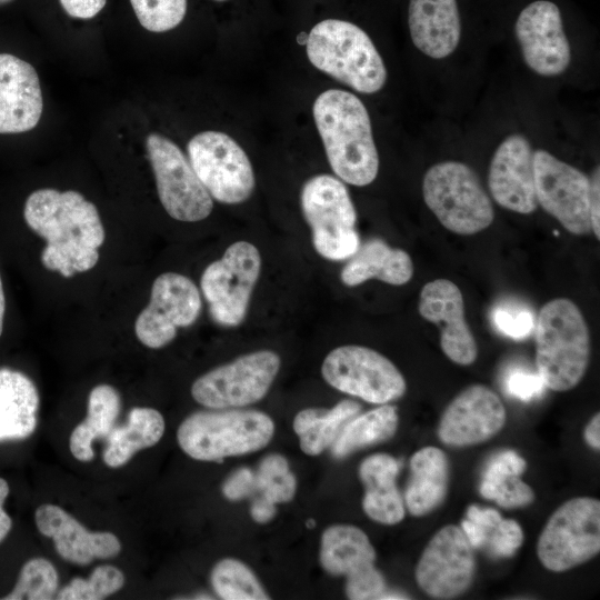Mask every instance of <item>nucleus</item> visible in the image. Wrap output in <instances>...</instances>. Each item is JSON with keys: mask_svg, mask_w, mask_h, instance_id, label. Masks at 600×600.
Here are the masks:
<instances>
[{"mask_svg": "<svg viewBox=\"0 0 600 600\" xmlns=\"http://www.w3.org/2000/svg\"><path fill=\"white\" fill-rule=\"evenodd\" d=\"M23 217L47 241L41 261L48 270L71 278L97 264L104 228L97 207L78 191L36 190L26 200Z\"/></svg>", "mask_w": 600, "mask_h": 600, "instance_id": "nucleus-1", "label": "nucleus"}, {"mask_svg": "<svg viewBox=\"0 0 600 600\" xmlns=\"http://www.w3.org/2000/svg\"><path fill=\"white\" fill-rule=\"evenodd\" d=\"M312 113L336 176L357 187L373 182L379 171V154L362 101L351 92L329 89L317 97Z\"/></svg>", "mask_w": 600, "mask_h": 600, "instance_id": "nucleus-2", "label": "nucleus"}, {"mask_svg": "<svg viewBox=\"0 0 600 600\" xmlns=\"http://www.w3.org/2000/svg\"><path fill=\"white\" fill-rule=\"evenodd\" d=\"M534 329L536 364L546 388H574L590 358L589 328L579 307L567 298L552 299L540 309Z\"/></svg>", "mask_w": 600, "mask_h": 600, "instance_id": "nucleus-3", "label": "nucleus"}, {"mask_svg": "<svg viewBox=\"0 0 600 600\" xmlns=\"http://www.w3.org/2000/svg\"><path fill=\"white\" fill-rule=\"evenodd\" d=\"M306 52L314 68L358 92H378L387 81V69L376 46L352 22H318L306 39Z\"/></svg>", "mask_w": 600, "mask_h": 600, "instance_id": "nucleus-4", "label": "nucleus"}, {"mask_svg": "<svg viewBox=\"0 0 600 600\" xmlns=\"http://www.w3.org/2000/svg\"><path fill=\"white\" fill-rule=\"evenodd\" d=\"M274 422L259 410L213 409L189 414L177 430L181 450L198 461H221L264 448Z\"/></svg>", "mask_w": 600, "mask_h": 600, "instance_id": "nucleus-5", "label": "nucleus"}, {"mask_svg": "<svg viewBox=\"0 0 600 600\" xmlns=\"http://www.w3.org/2000/svg\"><path fill=\"white\" fill-rule=\"evenodd\" d=\"M422 194L439 222L453 233L476 234L493 222L492 202L466 163L443 161L430 167L423 177Z\"/></svg>", "mask_w": 600, "mask_h": 600, "instance_id": "nucleus-6", "label": "nucleus"}, {"mask_svg": "<svg viewBox=\"0 0 600 600\" xmlns=\"http://www.w3.org/2000/svg\"><path fill=\"white\" fill-rule=\"evenodd\" d=\"M302 214L310 227L317 253L330 261L350 259L360 247L357 212L344 183L322 173L304 182L300 193Z\"/></svg>", "mask_w": 600, "mask_h": 600, "instance_id": "nucleus-7", "label": "nucleus"}, {"mask_svg": "<svg viewBox=\"0 0 600 600\" xmlns=\"http://www.w3.org/2000/svg\"><path fill=\"white\" fill-rule=\"evenodd\" d=\"M261 266L259 249L244 240L230 244L220 259L207 266L200 288L216 323L223 327L242 323Z\"/></svg>", "mask_w": 600, "mask_h": 600, "instance_id": "nucleus-8", "label": "nucleus"}, {"mask_svg": "<svg viewBox=\"0 0 600 600\" xmlns=\"http://www.w3.org/2000/svg\"><path fill=\"white\" fill-rule=\"evenodd\" d=\"M600 551V501L577 497L561 504L542 529L537 553L550 571L577 567Z\"/></svg>", "mask_w": 600, "mask_h": 600, "instance_id": "nucleus-9", "label": "nucleus"}, {"mask_svg": "<svg viewBox=\"0 0 600 600\" xmlns=\"http://www.w3.org/2000/svg\"><path fill=\"white\" fill-rule=\"evenodd\" d=\"M189 162L211 198L224 204L242 203L256 187L251 161L241 146L221 131L193 136L188 144Z\"/></svg>", "mask_w": 600, "mask_h": 600, "instance_id": "nucleus-10", "label": "nucleus"}, {"mask_svg": "<svg viewBox=\"0 0 600 600\" xmlns=\"http://www.w3.org/2000/svg\"><path fill=\"white\" fill-rule=\"evenodd\" d=\"M280 367V356L272 350L242 354L196 379L191 396L209 409L247 407L267 396Z\"/></svg>", "mask_w": 600, "mask_h": 600, "instance_id": "nucleus-11", "label": "nucleus"}, {"mask_svg": "<svg viewBox=\"0 0 600 600\" xmlns=\"http://www.w3.org/2000/svg\"><path fill=\"white\" fill-rule=\"evenodd\" d=\"M321 374L338 391L374 404L389 403L407 391L406 379L393 362L364 346L334 348L326 356Z\"/></svg>", "mask_w": 600, "mask_h": 600, "instance_id": "nucleus-12", "label": "nucleus"}, {"mask_svg": "<svg viewBox=\"0 0 600 600\" xmlns=\"http://www.w3.org/2000/svg\"><path fill=\"white\" fill-rule=\"evenodd\" d=\"M146 144L158 196L167 213L184 222L209 217L213 208L212 198L181 149L156 132L147 137Z\"/></svg>", "mask_w": 600, "mask_h": 600, "instance_id": "nucleus-13", "label": "nucleus"}, {"mask_svg": "<svg viewBox=\"0 0 600 600\" xmlns=\"http://www.w3.org/2000/svg\"><path fill=\"white\" fill-rule=\"evenodd\" d=\"M533 173L538 204L570 233H590V178L543 149L533 151Z\"/></svg>", "mask_w": 600, "mask_h": 600, "instance_id": "nucleus-14", "label": "nucleus"}, {"mask_svg": "<svg viewBox=\"0 0 600 600\" xmlns=\"http://www.w3.org/2000/svg\"><path fill=\"white\" fill-rule=\"evenodd\" d=\"M201 307L200 291L190 278L164 272L153 281L150 301L136 320V336L150 349L163 348L176 338L178 328L197 321Z\"/></svg>", "mask_w": 600, "mask_h": 600, "instance_id": "nucleus-15", "label": "nucleus"}, {"mask_svg": "<svg viewBox=\"0 0 600 600\" xmlns=\"http://www.w3.org/2000/svg\"><path fill=\"white\" fill-rule=\"evenodd\" d=\"M474 573L472 547L461 528H441L424 548L416 567V581L432 598L450 599L463 593Z\"/></svg>", "mask_w": 600, "mask_h": 600, "instance_id": "nucleus-16", "label": "nucleus"}, {"mask_svg": "<svg viewBox=\"0 0 600 600\" xmlns=\"http://www.w3.org/2000/svg\"><path fill=\"white\" fill-rule=\"evenodd\" d=\"M514 32L527 66L543 77L561 74L571 61L561 13L551 1L537 0L519 13Z\"/></svg>", "mask_w": 600, "mask_h": 600, "instance_id": "nucleus-17", "label": "nucleus"}, {"mask_svg": "<svg viewBox=\"0 0 600 600\" xmlns=\"http://www.w3.org/2000/svg\"><path fill=\"white\" fill-rule=\"evenodd\" d=\"M504 422L506 409L498 394L483 384H472L444 409L438 437L448 446H472L492 438Z\"/></svg>", "mask_w": 600, "mask_h": 600, "instance_id": "nucleus-18", "label": "nucleus"}, {"mask_svg": "<svg viewBox=\"0 0 600 600\" xmlns=\"http://www.w3.org/2000/svg\"><path fill=\"white\" fill-rule=\"evenodd\" d=\"M420 316L440 329V346L454 363L469 366L478 357L477 341L466 321L464 302L459 287L448 279L426 283L419 296Z\"/></svg>", "mask_w": 600, "mask_h": 600, "instance_id": "nucleus-19", "label": "nucleus"}, {"mask_svg": "<svg viewBox=\"0 0 600 600\" xmlns=\"http://www.w3.org/2000/svg\"><path fill=\"white\" fill-rule=\"evenodd\" d=\"M488 186L502 208L520 214L537 210L533 151L526 137L511 134L498 146L490 161Z\"/></svg>", "mask_w": 600, "mask_h": 600, "instance_id": "nucleus-20", "label": "nucleus"}, {"mask_svg": "<svg viewBox=\"0 0 600 600\" xmlns=\"http://www.w3.org/2000/svg\"><path fill=\"white\" fill-rule=\"evenodd\" d=\"M38 531L53 541L57 553L66 561L88 566L96 559H111L121 549L119 538L109 531H89L76 518L52 503L36 509Z\"/></svg>", "mask_w": 600, "mask_h": 600, "instance_id": "nucleus-21", "label": "nucleus"}, {"mask_svg": "<svg viewBox=\"0 0 600 600\" xmlns=\"http://www.w3.org/2000/svg\"><path fill=\"white\" fill-rule=\"evenodd\" d=\"M42 109L36 69L13 54L0 53V133H21L33 129Z\"/></svg>", "mask_w": 600, "mask_h": 600, "instance_id": "nucleus-22", "label": "nucleus"}, {"mask_svg": "<svg viewBox=\"0 0 600 600\" xmlns=\"http://www.w3.org/2000/svg\"><path fill=\"white\" fill-rule=\"evenodd\" d=\"M408 24L416 48L432 59L450 56L460 42L457 0H410Z\"/></svg>", "mask_w": 600, "mask_h": 600, "instance_id": "nucleus-23", "label": "nucleus"}, {"mask_svg": "<svg viewBox=\"0 0 600 600\" xmlns=\"http://www.w3.org/2000/svg\"><path fill=\"white\" fill-rule=\"evenodd\" d=\"M399 468V461L387 453L369 456L359 467L366 489L362 509L378 523L396 524L404 518V501L396 484Z\"/></svg>", "mask_w": 600, "mask_h": 600, "instance_id": "nucleus-24", "label": "nucleus"}, {"mask_svg": "<svg viewBox=\"0 0 600 600\" xmlns=\"http://www.w3.org/2000/svg\"><path fill=\"white\" fill-rule=\"evenodd\" d=\"M413 276V262L408 252L392 248L379 238L360 244L340 273L347 287H357L370 279L392 286L408 283Z\"/></svg>", "mask_w": 600, "mask_h": 600, "instance_id": "nucleus-25", "label": "nucleus"}, {"mask_svg": "<svg viewBox=\"0 0 600 600\" xmlns=\"http://www.w3.org/2000/svg\"><path fill=\"white\" fill-rule=\"evenodd\" d=\"M39 393L23 372L0 368V442L29 438L38 424Z\"/></svg>", "mask_w": 600, "mask_h": 600, "instance_id": "nucleus-26", "label": "nucleus"}, {"mask_svg": "<svg viewBox=\"0 0 600 600\" xmlns=\"http://www.w3.org/2000/svg\"><path fill=\"white\" fill-rule=\"evenodd\" d=\"M376 550L368 536L351 524H333L321 536L319 562L330 576L351 578L374 567Z\"/></svg>", "mask_w": 600, "mask_h": 600, "instance_id": "nucleus-27", "label": "nucleus"}, {"mask_svg": "<svg viewBox=\"0 0 600 600\" xmlns=\"http://www.w3.org/2000/svg\"><path fill=\"white\" fill-rule=\"evenodd\" d=\"M411 476L404 491V507L416 517L434 510L447 493L449 463L442 450L424 447L410 459Z\"/></svg>", "mask_w": 600, "mask_h": 600, "instance_id": "nucleus-28", "label": "nucleus"}, {"mask_svg": "<svg viewBox=\"0 0 600 600\" xmlns=\"http://www.w3.org/2000/svg\"><path fill=\"white\" fill-rule=\"evenodd\" d=\"M166 429L163 416L153 408L134 407L122 426H114L108 434L103 462L110 468L127 464L140 450L156 446Z\"/></svg>", "mask_w": 600, "mask_h": 600, "instance_id": "nucleus-29", "label": "nucleus"}, {"mask_svg": "<svg viewBox=\"0 0 600 600\" xmlns=\"http://www.w3.org/2000/svg\"><path fill=\"white\" fill-rule=\"evenodd\" d=\"M120 408L119 392L112 386L99 384L92 388L88 398L87 417L74 427L69 438L70 452L77 460H93V441L108 437L116 424Z\"/></svg>", "mask_w": 600, "mask_h": 600, "instance_id": "nucleus-30", "label": "nucleus"}, {"mask_svg": "<svg viewBox=\"0 0 600 600\" xmlns=\"http://www.w3.org/2000/svg\"><path fill=\"white\" fill-rule=\"evenodd\" d=\"M361 410L359 402L344 399L331 409L307 408L292 422L300 449L308 456H319L330 448L346 423Z\"/></svg>", "mask_w": 600, "mask_h": 600, "instance_id": "nucleus-31", "label": "nucleus"}, {"mask_svg": "<svg viewBox=\"0 0 600 600\" xmlns=\"http://www.w3.org/2000/svg\"><path fill=\"white\" fill-rule=\"evenodd\" d=\"M526 469V461L514 451L507 450L494 456L489 462L480 484V493L506 509L520 508L534 499L532 489L519 476Z\"/></svg>", "mask_w": 600, "mask_h": 600, "instance_id": "nucleus-32", "label": "nucleus"}, {"mask_svg": "<svg viewBox=\"0 0 600 600\" xmlns=\"http://www.w3.org/2000/svg\"><path fill=\"white\" fill-rule=\"evenodd\" d=\"M398 424L397 408L388 403L357 414L338 434L330 447L331 453L336 459H343L354 451L387 441L393 437Z\"/></svg>", "mask_w": 600, "mask_h": 600, "instance_id": "nucleus-33", "label": "nucleus"}, {"mask_svg": "<svg viewBox=\"0 0 600 600\" xmlns=\"http://www.w3.org/2000/svg\"><path fill=\"white\" fill-rule=\"evenodd\" d=\"M210 583L223 600L270 599L253 571L238 559L219 560L210 572Z\"/></svg>", "mask_w": 600, "mask_h": 600, "instance_id": "nucleus-34", "label": "nucleus"}, {"mask_svg": "<svg viewBox=\"0 0 600 600\" xmlns=\"http://www.w3.org/2000/svg\"><path fill=\"white\" fill-rule=\"evenodd\" d=\"M59 576L54 566L46 558L29 559L21 568L18 580L2 600H50L56 596Z\"/></svg>", "mask_w": 600, "mask_h": 600, "instance_id": "nucleus-35", "label": "nucleus"}, {"mask_svg": "<svg viewBox=\"0 0 600 600\" xmlns=\"http://www.w3.org/2000/svg\"><path fill=\"white\" fill-rule=\"evenodd\" d=\"M256 472L257 491L273 503H286L293 499L297 479L288 460L279 453L267 454Z\"/></svg>", "mask_w": 600, "mask_h": 600, "instance_id": "nucleus-36", "label": "nucleus"}, {"mask_svg": "<svg viewBox=\"0 0 600 600\" xmlns=\"http://www.w3.org/2000/svg\"><path fill=\"white\" fill-rule=\"evenodd\" d=\"M123 572L111 564L98 566L88 579L73 578L57 593L59 600H101L118 592L124 584Z\"/></svg>", "mask_w": 600, "mask_h": 600, "instance_id": "nucleus-37", "label": "nucleus"}, {"mask_svg": "<svg viewBox=\"0 0 600 600\" xmlns=\"http://www.w3.org/2000/svg\"><path fill=\"white\" fill-rule=\"evenodd\" d=\"M140 24L151 32L178 27L187 12V0H130Z\"/></svg>", "mask_w": 600, "mask_h": 600, "instance_id": "nucleus-38", "label": "nucleus"}, {"mask_svg": "<svg viewBox=\"0 0 600 600\" xmlns=\"http://www.w3.org/2000/svg\"><path fill=\"white\" fill-rule=\"evenodd\" d=\"M501 519L502 517L496 509L470 506L466 519L461 522V530L472 548H484L487 540Z\"/></svg>", "mask_w": 600, "mask_h": 600, "instance_id": "nucleus-39", "label": "nucleus"}, {"mask_svg": "<svg viewBox=\"0 0 600 600\" xmlns=\"http://www.w3.org/2000/svg\"><path fill=\"white\" fill-rule=\"evenodd\" d=\"M492 320L497 329L516 340H521L531 334L534 329V316L528 309L514 310L507 307L496 308Z\"/></svg>", "mask_w": 600, "mask_h": 600, "instance_id": "nucleus-40", "label": "nucleus"}, {"mask_svg": "<svg viewBox=\"0 0 600 600\" xmlns=\"http://www.w3.org/2000/svg\"><path fill=\"white\" fill-rule=\"evenodd\" d=\"M523 532L520 524L512 519H501L491 533L484 548L493 557H511L522 544Z\"/></svg>", "mask_w": 600, "mask_h": 600, "instance_id": "nucleus-41", "label": "nucleus"}, {"mask_svg": "<svg viewBox=\"0 0 600 600\" xmlns=\"http://www.w3.org/2000/svg\"><path fill=\"white\" fill-rule=\"evenodd\" d=\"M384 591V578L376 567L346 580V594L351 600L380 599Z\"/></svg>", "mask_w": 600, "mask_h": 600, "instance_id": "nucleus-42", "label": "nucleus"}, {"mask_svg": "<svg viewBox=\"0 0 600 600\" xmlns=\"http://www.w3.org/2000/svg\"><path fill=\"white\" fill-rule=\"evenodd\" d=\"M546 386L538 372L513 369L506 378L508 393L522 401L540 397Z\"/></svg>", "mask_w": 600, "mask_h": 600, "instance_id": "nucleus-43", "label": "nucleus"}, {"mask_svg": "<svg viewBox=\"0 0 600 600\" xmlns=\"http://www.w3.org/2000/svg\"><path fill=\"white\" fill-rule=\"evenodd\" d=\"M222 494L230 501H240L257 491L256 472L250 468H239L222 483Z\"/></svg>", "mask_w": 600, "mask_h": 600, "instance_id": "nucleus-44", "label": "nucleus"}, {"mask_svg": "<svg viewBox=\"0 0 600 600\" xmlns=\"http://www.w3.org/2000/svg\"><path fill=\"white\" fill-rule=\"evenodd\" d=\"M64 11L78 19H91L106 6L107 0H59Z\"/></svg>", "mask_w": 600, "mask_h": 600, "instance_id": "nucleus-45", "label": "nucleus"}, {"mask_svg": "<svg viewBox=\"0 0 600 600\" xmlns=\"http://www.w3.org/2000/svg\"><path fill=\"white\" fill-rule=\"evenodd\" d=\"M599 167L596 168L590 181H591V198H590V221H591V232L596 238L600 239V212H599V202H600V181H599Z\"/></svg>", "mask_w": 600, "mask_h": 600, "instance_id": "nucleus-46", "label": "nucleus"}, {"mask_svg": "<svg viewBox=\"0 0 600 600\" xmlns=\"http://www.w3.org/2000/svg\"><path fill=\"white\" fill-rule=\"evenodd\" d=\"M277 513L276 503L260 496L252 500L250 516L252 520L260 524L270 522Z\"/></svg>", "mask_w": 600, "mask_h": 600, "instance_id": "nucleus-47", "label": "nucleus"}, {"mask_svg": "<svg viewBox=\"0 0 600 600\" xmlns=\"http://www.w3.org/2000/svg\"><path fill=\"white\" fill-rule=\"evenodd\" d=\"M584 440L593 449L600 448V414L596 413L584 429Z\"/></svg>", "mask_w": 600, "mask_h": 600, "instance_id": "nucleus-48", "label": "nucleus"}, {"mask_svg": "<svg viewBox=\"0 0 600 600\" xmlns=\"http://www.w3.org/2000/svg\"><path fill=\"white\" fill-rule=\"evenodd\" d=\"M12 528V519L0 504V542H2L9 534Z\"/></svg>", "mask_w": 600, "mask_h": 600, "instance_id": "nucleus-49", "label": "nucleus"}, {"mask_svg": "<svg viewBox=\"0 0 600 600\" xmlns=\"http://www.w3.org/2000/svg\"><path fill=\"white\" fill-rule=\"evenodd\" d=\"M4 311H6V299H4L2 280H1V276H0V336H1L2 329H3Z\"/></svg>", "mask_w": 600, "mask_h": 600, "instance_id": "nucleus-50", "label": "nucleus"}, {"mask_svg": "<svg viewBox=\"0 0 600 600\" xmlns=\"http://www.w3.org/2000/svg\"><path fill=\"white\" fill-rule=\"evenodd\" d=\"M9 484L8 482L3 479V478H0V504L3 506L4 504V501L9 494Z\"/></svg>", "mask_w": 600, "mask_h": 600, "instance_id": "nucleus-51", "label": "nucleus"}, {"mask_svg": "<svg viewBox=\"0 0 600 600\" xmlns=\"http://www.w3.org/2000/svg\"><path fill=\"white\" fill-rule=\"evenodd\" d=\"M380 599H407V597H402V594H399V593H389V594L382 593Z\"/></svg>", "mask_w": 600, "mask_h": 600, "instance_id": "nucleus-52", "label": "nucleus"}, {"mask_svg": "<svg viewBox=\"0 0 600 600\" xmlns=\"http://www.w3.org/2000/svg\"><path fill=\"white\" fill-rule=\"evenodd\" d=\"M314 524H316V522H314V520H312V519H309V520H307V522H306L307 528H313Z\"/></svg>", "mask_w": 600, "mask_h": 600, "instance_id": "nucleus-53", "label": "nucleus"}, {"mask_svg": "<svg viewBox=\"0 0 600 600\" xmlns=\"http://www.w3.org/2000/svg\"><path fill=\"white\" fill-rule=\"evenodd\" d=\"M214 1H226V0H214Z\"/></svg>", "mask_w": 600, "mask_h": 600, "instance_id": "nucleus-54", "label": "nucleus"}]
</instances>
